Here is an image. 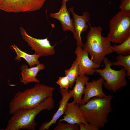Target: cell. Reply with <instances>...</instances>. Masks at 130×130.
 I'll use <instances>...</instances> for the list:
<instances>
[{
  "instance_id": "cell-1",
  "label": "cell",
  "mask_w": 130,
  "mask_h": 130,
  "mask_svg": "<svg viewBox=\"0 0 130 130\" xmlns=\"http://www.w3.org/2000/svg\"><path fill=\"white\" fill-rule=\"evenodd\" d=\"M52 96L46 98L36 106L18 109L15 111L8 121L6 128L2 130H35L37 124L35 120L37 115L42 110H50L54 106Z\"/></svg>"
},
{
  "instance_id": "cell-2",
  "label": "cell",
  "mask_w": 130,
  "mask_h": 130,
  "mask_svg": "<svg viewBox=\"0 0 130 130\" xmlns=\"http://www.w3.org/2000/svg\"><path fill=\"white\" fill-rule=\"evenodd\" d=\"M55 88L37 83L33 87L17 92L10 101L9 113L12 115L17 110L34 107L47 98L52 96Z\"/></svg>"
},
{
  "instance_id": "cell-3",
  "label": "cell",
  "mask_w": 130,
  "mask_h": 130,
  "mask_svg": "<svg viewBox=\"0 0 130 130\" xmlns=\"http://www.w3.org/2000/svg\"><path fill=\"white\" fill-rule=\"evenodd\" d=\"M113 96L93 97L85 104L79 105L82 113L88 123L100 128H104L108 122V117L112 110L111 102Z\"/></svg>"
},
{
  "instance_id": "cell-4",
  "label": "cell",
  "mask_w": 130,
  "mask_h": 130,
  "mask_svg": "<svg viewBox=\"0 0 130 130\" xmlns=\"http://www.w3.org/2000/svg\"><path fill=\"white\" fill-rule=\"evenodd\" d=\"M89 24L90 29L87 35L84 48L90 55L92 61L100 65L107 55L113 52L112 46L107 37L102 36L101 27H92Z\"/></svg>"
},
{
  "instance_id": "cell-5",
  "label": "cell",
  "mask_w": 130,
  "mask_h": 130,
  "mask_svg": "<svg viewBox=\"0 0 130 130\" xmlns=\"http://www.w3.org/2000/svg\"><path fill=\"white\" fill-rule=\"evenodd\" d=\"M107 37L111 42L120 44L130 37V11L120 10L110 20Z\"/></svg>"
},
{
  "instance_id": "cell-6",
  "label": "cell",
  "mask_w": 130,
  "mask_h": 130,
  "mask_svg": "<svg viewBox=\"0 0 130 130\" xmlns=\"http://www.w3.org/2000/svg\"><path fill=\"white\" fill-rule=\"evenodd\" d=\"M105 67L102 69H98L95 70V72L102 77L104 80L103 85L107 89L114 92L127 85L126 72L124 68L117 71L112 69V62L105 57L103 60Z\"/></svg>"
},
{
  "instance_id": "cell-7",
  "label": "cell",
  "mask_w": 130,
  "mask_h": 130,
  "mask_svg": "<svg viewBox=\"0 0 130 130\" xmlns=\"http://www.w3.org/2000/svg\"><path fill=\"white\" fill-rule=\"evenodd\" d=\"M46 0H0V10L7 13L33 12L40 9Z\"/></svg>"
},
{
  "instance_id": "cell-8",
  "label": "cell",
  "mask_w": 130,
  "mask_h": 130,
  "mask_svg": "<svg viewBox=\"0 0 130 130\" xmlns=\"http://www.w3.org/2000/svg\"><path fill=\"white\" fill-rule=\"evenodd\" d=\"M20 31L23 39L36 54L41 57L51 56L55 54V46L51 45L47 38L39 39L32 37L22 26L20 27Z\"/></svg>"
},
{
  "instance_id": "cell-9",
  "label": "cell",
  "mask_w": 130,
  "mask_h": 130,
  "mask_svg": "<svg viewBox=\"0 0 130 130\" xmlns=\"http://www.w3.org/2000/svg\"><path fill=\"white\" fill-rule=\"evenodd\" d=\"M74 53L78 62L79 76L93 75L95 72V69L100 66L101 65L96 64L90 59L88 52L84 48L77 46Z\"/></svg>"
},
{
  "instance_id": "cell-10",
  "label": "cell",
  "mask_w": 130,
  "mask_h": 130,
  "mask_svg": "<svg viewBox=\"0 0 130 130\" xmlns=\"http://www.w3.org/2000/svg\"><path fill=\"white\" fill-rule=\"evenodd\" d=\"M68 10L71 13L74 19L75 32L73 35L76 41V45L84 48V44L82 41L81 35L83 32L87 30L88 26L86 23L90 20V15L88 12L85 11L82 15H78L74 12L73 7L69 8Z\"/></svg>"
},
{
  "instance_id": "cell-11",
  "label": "cell",
  "mask_w": 130,
  "mask_h": 130,
  "mask_svg": "<svg viewBox=\"0 0 130 130\" xmlns=\"http://www.w3.org/2000/svg\"><path fill=\"white\" fill-rule=\"evenodd\" d=\"M63 118L59 121H65L72 124H78L80 123L85 124L88 123L83 116L79 107V105L74 101L68 103L66 105Z\"/></svg>"
},
{
  "instance_id": "cell-12",
  "label": "cell",
  "mask_w": 130,
  "mask_h": 130,
  "mask_svg": "<svg viewBox=\"0 0 130 130\" xmlns=\"http://www.w3.org/2000/svg\"><path fill=\"white\" fill-rule=\"evenodd\" d=\"M69 89H60V92L62 98L59 102V106L58 110L49 121L45 122L42 124L39 129V130H49L50 126L56 123L57 120L64 114L67 104L72 97V95L68 91Z\"/></svg>"
},
{
  "instance_id": "cell-13",
  "label": "cell",
  "mask_w": 130,
  "mask_h": 130,
  "mask_svg": "<svg viewBox=\"0 0 130 130\" xmlns=\"http://www.w3.org/2000/svg\"><path fill=\"white\" fill-rule=\"evenodd\" d=\"M50 17L56 19L59 21L61 28L64 32L70 31L75 34V31L74 20L70 17V12L68 10L66 2H62V6L58 12L50 14Z\"/></svg>"
},
{
  "instance_id": "cell-14",
  "label": "cell",
  "mask_w": 130,
  "mask_h": 130,
  "mask_svg": "<svg viewBox=\"0 0 130 130\" xmlns=\"http://www.w3.org/2000/svg\"><path fill=\"white\" fill-rule=\"evenodd\" d=\"M104 80L102 77L97 80H93L86 84L82 99L83 104H85L90 99L95 97L103 98L107 95L103 92L102 85Z\"/></svg>"
},
{
  "instance_id": "cell-15",
  "label": "cell",
  "mask_w": 130,
  "mask_h": 130,
  "mask_svg": "<svg viewBox=\"0 0 130 130\" xmlns=\"http://www.w3.org/2000/svg\"><path fill=\"white\" fill-rule=\"evenodd\" d=\"M45 68L44 64L43 63L29 68L26 64L22 65L20 67L21 75L20 79V82L26 85L31 82L39 83L36 76L39 72L44 70Z\"/></svg>"
},
{
  "instance_id": "cell-16",
  "label": "cell",
  "mask_w": 130,
  "mask_h": 130,
  "mask_svg": "<svg viewBox=\"0 0 130 130\" xmlns=\"http://www.w3.org/2000/svg\"><path fill=\"white\" fill-rule=\"evenodd\" d=\"M89 80V77L86 75L78 76L75 80V84L72 89L68 90L73 101L79 105L83 104L82 96L84 93L86 84Z\"/></svg>"
},
{
  "instance_id": "cell-17",
  "label": "cell",
  "mask_w": 130,
  "mask_h": 130,
  "mask_svg": "<svg viewBox=\"0 0 130 130\" xmlns=\"http://www.w3.org/2000/svg\"><path fill=\"white\" fill-rule=\"evenodd\" d=\"M10 47L14 50L16 54L15 58L16 60L21 61V58H23L27 62L30 67L34 66L40 63L39 59L41 56L35 53L33 54H28L21 50L14 44H12Z\"/></svg>"
},
{
  "instance_id": "cell-18",
  "label": "cell",
  "mask_w": 130,
  "mask_h": 130,
  "mask_svg": "<svg viewBox=\"0 0 130 130\" xmlns=\"http://www.w3.org/2000/svg\"><path fill=\"white\" fill-rule=\"evenodd\" d=\"M65 75L68 78L70 83V88L72 87L75 80L78 75V64L75 60L72 63L71 67L65 71Z\"/></svg>"
},
{
  "instance_id": "cell-19",
  "label": "cell",
  "mask_w": 130,
  "mask_h": 130,
  "mask_svg": "<svg viewBox=\"0 0 130 130\" xmlns=\"http://www.w3.org/2000/svg\"><path fill=\"white\" fill-rule=\"evenodd\" d=\"M119 45L112 46L113 52L118 55L127 56L130 55V37Z\"/></svg>"
},
{
  "instance_id": "cell-20",
  "label": "cell",
  "mask_w": 130,
  "mask_h": 130,
  "mask_svg": "<svg viewBox=\"0 0 130 130\" xmlns=\"http://www.w3.org/2000/svg\"><path fill=\"white\" fill-rule=\"evenodd\" d=\"M117 61L112 62V65H121L125 69L127 76H130V55L123 56L118 55L116 58Z\"/></svg>"
},
{
  "instance_id": "cell-21",
  "label": "cell",
  "mask_w": 130,
  "mask_h": 130,
  "mask_svg": "<svg viewBox=\"0 0 130 130\" xmlns=\"http://www.w3.org/2000/svg\"><path fill=\"white\" fill-rule=\"evenodd\" d=\"M54 130H79V125L77 124H72L67 122L64 123L59 122Z\"/></svg>"
},
{
  "instance_id": "cell-22",
  "label": "cell",
  "mask_w": 130,
  "mask_h": 130,
  "mask_svg": "<svg viewBox=\"0 0 130 130\" xmlns=\"http://www.w3.org/2000/svg\"><path fill=\"white\" fill-rule=\"evenodd\" d=\"M56 83L60 86V89H69L70 87L69 81L67 76L59 77Z\"/></svg>"
},
{
  "instance_id": "cell-23",
  "label": "cell",
  "mask_w": 130,
  "mask_h": 130,
  "mask_svg": "<svg viewBox=\"0 0 130 130\" xmlns=\"http://www.w3.org/2000/svg\"><path fill=\"white\" fill-rule=\"evenodd\" d=\"M78 125L80 130H98L100 128L95 125L89 123L85 124L80 123Z\"/></svg>"
},
{
  "instance_id": "cell-24",
  "label": "cell",
  "mask_w": 130,
  "mask_h": 130,
  "mask_svg": "<svg viewBox=\"0 0 130 130\" xmlns=\"http://www.w3.org/2000/svg\"><path fill=\"white\" fill-rule=\"evenodd\" d=\"M119 8L121 10L130 11V0H121Z\"/></svg>"
},
{
  "instance_id": "cell-25",
  "label": "cell",
  "mask_w": 130,
  "mask_h": 130,
  "mask_svg": "<svg viewBox=\"0 0 130 130\" xmlns=\"http://www.w3.org/2000/svg\"><path fill=\"white\" fill-rule=\"evenodd\" d=\"M69 0H63L62 2H66Z\"/></svg>"
}]
</instances>
